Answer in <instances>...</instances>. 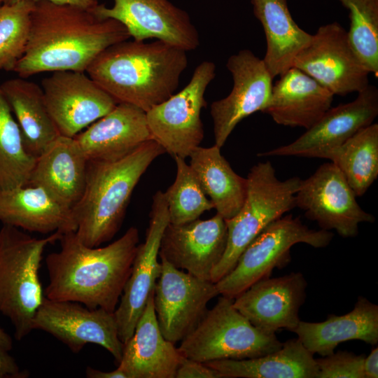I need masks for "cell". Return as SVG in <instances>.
Returning a JSON list of instances; mask_svg holds the SVG:
<instances>
[{
  "instance_id": "obj_31",
  "label": "cell",
  "mask_w": 378,
  "mask_h": 378,
  "mask_svg": "<svg viewBox=\"0 0 378 378\" xmlns=\"http://www.w3.org/2000/svg\"><path fill=\"white\" fill-rule=\"evenodd\" d=\"M325 159L337 167L356 197L363 196L378 176V124L360 130Z\"/></svg>"
},
{
  "instance_id": "obj_5",
  "label": "cell",
  "mask_w": 378,
  "mask_h": 378,
  "mask_svg": "<svg viewBox=\"0 0 378 378\" xmlns=\"http://www.w3.org/2000/svg\"><path fill=\"white\" fill-rule=\"evenodd\" d=\"M55 232L36 238L18 227L0 229V312L7 316L21 340L32 330V323L44 293L39 270L46 246L59 241Z\"/></svg>"
},
{
  "instance_id": "obj_39",
  "label": "cell",
  "mask_w": 378,
  "mask_h": 378,
  "mask_svg": "<svg viewBox=\"0 0 378 378\" xmlns=\"http://www.w3.org/2000/svg\"><path fill=\"white\" fill-rule=\"evenodd\" d=\"M365 378L378 377V348H374L363 361Z\"/></svg>"
},
{
  "instance_id": "obj_34",
  "label": "cell",
  "mask_w": 378,
  "mask_h": 378,
  "mask_svg": "<svg viewBox=\"0 0 378 378\" xmlns=\"http://www.w3.org/2000/svg\"><path fill=\"white\" fill-rule=\"evenodd\" d=\"M349 11V43L370 73L378 74V0H339Z\"/></svg>"
},
{
  "instance_id": "obj_30",
  "label": "cell",
  "mask_w": 378,
  "mask_h": 378,
  "mask_svg": "<svg viewBox=\"0 0 378 378\" xmlns=\"http://www.w3.org/2000/svg\"><path fill=\"white\" fill-rule=\"evenodd\" d=\"M190 166L214 209L225 220L241 208L247 192V178L238 175L214 145L197 147L190 155Z\"/></svg>"
},
{
  "instance_id": "obj_12",
  "label": "cell",
  "mask_w": 378,
  "mask_h": 378,
  "mask_svg": "<svg viewBox=\"0 0 378 378\" xmlns=\"http://www.w3.org/2000/svg\"><path fill=\"white\" fill-rule=\"evenodd\" d=\"M32 328L51 335L74 354L88 344H95L106 349L117 364L121 359L124 344L119 337L114 312L44 296Z\"/></svg>"
},
{
  "instance_id": "obj_13",
  "label": "cell",
  "mask_w": 378,
  "mask_h": 378,
  "mask_svg": "<svg viewBox=\"0 0 378 378\" xmlns=\"http://www.w3.org/2000/svg\"><path fill=\"white\" fill-rule=\"evenodd\" d=\"M160 258L154 309L162 335L175 344L196 327L207 311L208 302L219 293L215 283L199 279Z\"/></svg>"
},
{
  "instance_id": "obj_33",
  "label": "cell",
  "mask_w": 378,
  "mask_h": 378,
  "mask_svg": "<svg viewBox=\"0 0 378 378\" xmlns=\"http://www.w3.org/2000/svg\"><path fill=\"white\" fill-rule=\"evenodd\" d=\"M176 175L174 182L164 192L169 223L179 225L192 221L214 205L205 195L200 183L184 158L174 157Z\"/></svg>"
},
{
  "instance_id": "obj_22",
  "label": "cell",
  "mask_w": 378,
  "mask_h": 378,
  "mask_svg": "<svg viewBox=\"0 0 378 378\" xmlns=\"http://www.w3.org/2000/svg\"><path fill=\"white\" fill-rule=\"evenodd\" d=\"M183 358L174 344L166 340L160 331L153 293L133 335L124 344L118 368L125 378H175Z\"/></svg>"
},
{
  "instance_id": "obj_7",
  "label": "cell",
  "mask_w": 378,
  "mask_h": 378,
  "mask_svg": "<svg viewBox=\"0 0 378 378\" xmlns=\"http://www.w3.org/2000/svg\"><path fill=\"white\" fill-rule=\"evenodd\" d=\"M234 299L221 295L207 309L196 327L181 341L178 350L185 358L201 363L253 358L282 346L276 335L257 328L233 305Z\"/></svg>"
},
{
  "instance_id": "obj_9",
  "label": "cell",
  "mask_w": 378,
  "mask_h": 378,
  "mask_svg": "<svg viewBox=\"0 0 378 378\" xmlns=\"http://www.w3.org/2000/svg\"><path fill=\"white\" fill-rule=\"evenodd\" d=\"M215 71L214 62H201L184 88L146 112L152 139L173 158H189L204 138L201 111Z\"/></svg>"
},
{
  "instance_id": "obj_11",
  "label": "cell",
  "mask_w": 378,
  "mask_h": 378,
  "mask_svg": "<svg viewBox=\"0 0 378 378\" xmlns=\"http://www.w3.org/2000/svg\"><path fill=\"white\" fill-rule=\"evenodd\" d=\"M293 67L302 71L334 95L359 92L370 74L352 48L347 31L338 22L321 26L296 56Z\"/></svg>"
},
{
  "instance_id": "obj_6",
  "label": "cell",
  "mask_w": 378,
  "mask_h": 378,
  "mask_svg": "<svg viewBox=\"0 0 378 378\" xmlns=\"http://www.w3.org/2000/svg\"><path fill=\"white\" fill-rule=\"evenodd\" d=\"M246 178L241 208L225 220L227 245L211 273V281L215 284L234 268L244 249L270 223L295 207V193L302 180L295 176L280 181L268 161L253 166Z\"/></svg>"
},
{
  "instance_id": "obj_15",
  "label": "cell",
  "mask_w": 378,
  "mask_h": 378,
  "mask_svg": "<svg viewBox=\"0 0 378 378\" xmlns=\"http://www.w3.org/2000/svg\"><path fill=\"white\" fill-rule=\"evenodd\" d=\"M41 88L59 134L66 136L74 137L118 104L84 71H54Z\"/></svg>"
},
{
  "instance_id": "obj_20",
  "label": "cell",
  "mask_w": 378,
  "mask_h": 378,
  "mask_svg": "<svg viewBox=\"0 0 378 378\" xmlns=\"http://www.w3.org/2000/svg\"><path fill=\"white\" fill-rule=\"evenodd\" d=\"M227 239L225 220L218 214L207 220L197 218L179 225L169 223L161 239L159 257L177 269L211 281Z\"/></svg>"
},
{
  "instance_id": "obj_14",
  "label": "cell",
  "mask_w": 378,
  "mask_h": 378,
  "mask_svg": "<svg viewBox=\"0 0 378 378\" xmlns=\"http://www.w3.org/2000/svg\"><path fill=\"white\" fill-rule=\"evenodd\" d=\"M169 223L164 192L158 190L153 197L145 241L138 245L130 275L114 311L119 337L123 344L133 335L154 292L161 270L160 261H158L160 241Z\"/></svg>"
},
{
  "instance_id": "obj_43",
  "label": "cell",
  "mask_w": 378,
  "mask_h": 378,
  "mask_svg": "<svg viewBox=\"0 0 378 378\" xmlns=\"http://www.w3.org/2000/svg\"><path fill=\"white\" fill-rule=\"evenodd\" d=\"M0 1H1V2H2V1H3V0H0Z\"/></svg>"
},
{
  "instance_id": "obj_26",
  "label": "cell",
  "mask_w": 378,
  "mask_h": 378,
  "mask_svg": "<svg viewBox=\"0 0 378 378\" xmlns=\"http://www.w3.org/2000/svg\"><path fill=\"white\" fill-rule=\"evenodd\" d=\"M293 332L312 354H332L342 342L357 340L371 345L378 342V306L359 296L354 309L342 316L329 314L326 321H300Z\"/></svg>"
},
{
  "instance_id": "obj_4",
  "label": "cell",
  "mask_w": 378,
  "mask_h": 378,
  "mask_svg": "<svg viewBox=\"0 0 378 378\" xmlns=\"http://www.w3.org/2000/svg\"><path fill=\"white\" fill-rule=\"evenodd\" d=\"M164 153L150 139L120 160H88L83 193L71 209L76 233L83 244L97 247L113 238L141 177Z\"/></svg>"
},
{
  "instance_id": "obj_32",
  "label": "cell",
  "mask_w": 378,
  "mask_h": 378,
  "mask_svg": "<svg viewBox=\"0 0 378 378\" xmlns=\"http://www.w3.org/2000/svg\"><path fill=\"white\" fill-rule=\"evenodd\" d=\"M35 161L36 158L25 149L0 84V191L26 186Z\"/></svg>"
},
{
  "instance_id": "obj_41",
  "label": "cell",
  "mask_w": 378,
  "mask_h": 378,
  "mask_svg": "<svg viewBox=\"0 0 378 378\" xmlns=\"http://www.w3.org/2000/svg\"><path fill=\"white\" fill-rule=\"evenodd\" d=\"M22 1H37L40 0H3L2 4H12ZM57 4H68L76 5L85 8H93L99 3L97 0H46Z\"/></svg>"
},
{
  "instance_id": "obj_25",
  "label": "cell",
  "mask_w": 378,
  "mask_h": 378,
  "mask_svg": "<svg viewBox=\"0 0 378 378\" xmlns=\"http://www.w3.org/2000/svg\"><path fill=\"white\" fill-rule=\"evenodd\" d=\"M0 221L41 234L76 231L71 209L39 186L27 185L0 191Z\"/></svg>"
},
{
  "instance_id": "obj_16",
  "label": "cell",
  "mask_w": 378,
  "mask_h": 378,
  "mask_svg": "<svg viewBox=\"0 0 378 378\" xmlns=\"http://www.w3.org/2000/svg\"><path fill=\"white\" fill-rule=\"evenodd\" d=\"M233 86L225 98L210 106L215 145L221 148L243 119L265 110L270 99L272 78L262 59L244 49L231 55L226 63Z\"/></svg>"
},
{
  "instance_id": "obj_40",
  "label": "cell",
  "mask_w": 378,
  "mask_h": 378,
  "mask_svg": "<svg viewBox=\"0 0 378 378\" xmlns=\"http://www.w3.org/2000/svg\"><path fill=\"white\" fill-rule=\"evenodd\" d=\"M85 375L88 378H125L123 372L118 367L110 372H104L88 367L85 370Z\"/></svg>"
},
{
  "instance_id": "obj_2",
  "label": "cell",
  "mask_w": 378,
  "mask_h": 378,
  "mask_svg": "<svg viewBox=\"0 0 378 378\" xmlns=\"http://www.w3.org/2000/svg\"><path fill=\"white\" fill-rule=\"evenodd\" d=\"M59 241L60 250L46 258L49 282L44 296L114 312L132 271L139 241L138 229L130 227L121 237L102 247L85 245L76 231L62 234Z\"/></svg>"
},
{
  "instance_id": "obj_17",
  "label": "cell",
  "mask_w": 378,
  "mask_h": 378,
  "mask_svg": "<svg viewBox=\"0 0 378 378\" xmlns=\"http://www.w3.org/2000/svg\"><path fill=\"white\" fill-rule=\"evenodd\" d=\"M350 102L330 107L323 116L290 144L260 153L258 156H297L325 158L360 130L373 123L378 115V90L368 85Z\"/></svg>"
},
{
  "instance_id": "obj_24",
  "label": "cell",
  "mask_w": 378,
  "mask_h": 378,
  "mask_svg": "<svg viewBox=\"0 0 378 378\" xmlns=\"http://www.w3.org/2000/svg\"><path fill=\"white\" fill-rule=\"evenodd\" d=\"M333 96L313 78L293 66L272 85L262 113L279 125L307 130L332 106Z\"/></svg>"
},
{
  "instance_id": "obj_29",
  "label": "cell",
  "mask_w": 378,
  "mask_h": 378,
  "mask_svg": "<svg viewBox=\"0 0 378 378\" xmlns=\"http://www.w3.org/2000/svg\"><path fill=\"white\" fill-rule=\"evenodd\" d=\"M1 89L18 124L26 150L38 157L59 135L42 88L20 77L6 80Z\"/></svg>"
},
{
  "instance_id": "obj_28",
  "label": "cell",
  "mask_w": 378,
  "mask_h": 378,
  "mask_svg": "<svg viewBox=\"0 0 378 378\" xmlns=\"http://www.w3.org/2000/svg\"><path fill=\"white\" fill-rule=\"evenodd\" d=\"M205 364L223 378H316L318 372L314 354L298 338L288 340L278 350L262 356Z\"/></svg>"
},
{
  "instance_id": "obj_23",
  "label": "cell",
  "mask_w": 378,
  "mask_h": 378,
  "mask_svg": "<svg viewBox=\"0 0 378 378\" xmlns=\"http://www.w3.org/2000/svg\"><path fill=\"white\" fill-rule=\"evenodd\" d=\"M88 162L75 137L59 134L36 158L27 185L43 188L72 209L85 189Z\"/></svg>"
},
{
  "instance_id": "obj_42",
  "label": "cell",
  "mask_w": 378,
  "mask_h": 378,
  "mask_svg": "<svg viewBox=\"0 0 378 378\" xmlns=\"http://www.w3.org/2000/svg\"><path fill=\"white\" fill-rule=\"evenodd\" d=\"M1 4H2V2H1V1H0V6H1Z\"/></svg>"
},
{
  "instance_id": "obj_27",
  "label": "cell",
  "mask_w": 378,
  "mask_h": 378,
  "mask_svg": "<svg viewBox=\"0 0 378 378\" xmlns=\"http://www.w3.org/2000/svg\"><path fill=\"white\" fill-rule=\"evenodd\" d=\"M286 1L251 0L265 34L267 50L262 60L272 78L293 67L296 56L312 38L294 21Z\"/></svg>"
},
{
  "instance_id": "obj_36",
  "label": "cell",
  "mask_w": 378,
  "mask_h": 378,
  "mask_svg": "<svg viewBox=\"0 0 378 378\" xmlns=\"http://www.w3.org/2000/svg\"><path fill=\"white\" fill-rule=\"evenodd\" d=\"M364 354L339 351L316 358V378H365Z\"/></svg>"
},
{
  "instance_id": "obj_38",
  "label": "cell",
  "mask_w": 378,
  "mask_h": 378,
  "mask_svg": "<svg viewBox=\"0 0 378 378\" xmlns=\"http://www.w3.org/2000/svg\"><path fill=\"white\" fill-rule=\"evenodd\" d=\"M175 378H223L216 370L204 363L183 357L175 374Z\"/></svg>"
},
{
  "instance_id": "obj_18",
  "label": "cell",
  "mask_w": 378,
  "mask_h": 378,
  "mask_svg": "<svg viewBox=\"0 0 378 378\" xmlns=\"http://www.w3.org/2000/svg\"><path fill=\"white\" fill-rule=\"evenodd\" d=\"M94 12L121 22L135 41L155 38L184 50L200 45L198 31L188 13L169 0H113V6L98 4Z\"/></svg>"
},
{
  "instance_id": "obj_21",
  "label": "cell",
  "mask_w": 378,
  "mask_h": 378,
  "mask_svg": "<svg viewBox=\"0 0 378 378\" xmlns=\"http://www.w3.org/2000/svg\"><path fill=\"white\" fill-rule=\"evenodd\" d=\"M74 137L88 160L99 161L120 160L153 139L146 112L127 103H118Z\"/></svg>"
},
{
  "instance_id": "obj_10",
  "label": "cell",
  "mask_w": 378,
  "mask_h": 378,
  "mask_svg": "<svg viewBox=\"0 0 378 378\" xmlns=\"http://www.w3.org/2000/svg\"><path fill=\"white\" fill-rule=\"evenodd\" d=\"M344 175L332 162L321 164L309 178L301 180L295 193V206L321 229L335 230L342 237H354L361 223H373L364 211Z\"/></svg>"
},
{
  "instance_id": "obj_1",
  "label": "cell",
  "mask_w": 378,
  "mask_h": 378,
  "mask_svg": "<svg viewBox=\"0 0 378 378\" xmlns=\"http://www.w3.org/2000/svg\"><path fill=\"white\" fill-rule=\"evenodd\" d=\"M93 8L35 1L27 48L13 71L23 78L47 71L85 72L103 50L131 37L121 22L99 17Z\"/></svg>"
},
{
  "instance_id": "obj_35",
  "label": "cell",
  "mask_w": 378,
  "mask_h": 378,
  "mask_svg": "<svg viewBox=\"0 0 378 378\" xmlns=\"http://www.w3.org/2000/svg\"><path fill=\"white\" fill-rule=\"evenodd\" d=\"M34 3L22 1L0 6V70L13 71L24 53Z\"/></svg>"
},
{
  "instance_id": "obj_8",
  "label": "cell",
  "mask_w": 378,
  "mask_h": 378,
  "mask_svg": "<svg viewBox=\"0 0 378 378\" xmlns=\"http://www.w3.org/2000/svg\"><path fill=\"white\" fill-rule=\"evenodd\" d=\"M333 233L313 230L292 214L270 223L244 249L234 268L216 283L219 295L234 299L252 284L270 276L291 260L290 248L298 243L314 248L330 244Z\"/></svg>"
},
{
  "instance_id": "obj_3",
  "label": "cell",
  "mask_w": 378,
  "mask_h": 378,
  "mask_svg": "<svg viewBox=\"0 0 378 378\" xmlns=\"http://www.w3.org/2000/svg\"><path fill=\"white\" fill-rule=\"evenodd\" d=\"M187 65L181 48L160 40L133 39L106 48L86 72L117 103L146 112L174 94Z\"/></svg>"
},
{
  "instance_id": "obj_19",
  "label": "cell",
  "mask_w": 378,
  "mask_h": 378,
  "mask_svg": "<svg viewBox=\"0 0 378 378\" xmlns=\"http://www.w3.org/2000/svg\"><path fill=\"white\" fill-rule=\"evenodd\" d=\"M307 286L301 272L262 279L237 296L233 305L265 333L275 335L279 329L293 332L300 321Z\"/></svg>"
},
{
  "instance_id": "obj_37",
  "label": "cell",
  "mask_w": 378,
  "mask_h": 378,
  "mask_svg": "<svg viewBox=\"0 0 378 378\" xmlns=\"http://www.w3.org/2000/svg\"><path fill=\"white\" fill-rule=\"evenodd\" d=\"M13 349L11 337L0 327V378H25L29 373L20 370L11 356Z\"/></svg>"
}]
</instances>
